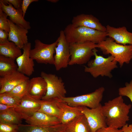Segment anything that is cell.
Wrapping results in <instances>:
<instances>
[{
    "instance_id": "6da1fadb",
    "label": "cell",
    "mask_w": 132,
    "mask_h": 132,
    "mask_svg": "<svg viewBox=\"0 0 132 132\" xmlns=\"http://www.w3.org/2000/svg\"><path fill=\"white\" fill-rule=\"evenodd\" d=\"M132 107L124 102L122 96H119L106 102L102 110L107 126L115 129L122 128L129 120L128 115Z\"/></svg>"
},
{
    "instance_id": "7a4b0ae2",
    "label": "cell",
    "mask_w": 132,
    "mask_h": 132,
    "mask_svg": "<svg viewBox=\"0 0 132 132\" xmlns=\"http://www.w3.org/2000/svg\"><path fill=\"white\" fill-rule=\"evenodd\" d=\"M63 31L69 44L90 42L97 44L107 37L106 32L76 26L71 23L68 25Z\"/></svg>"
},
{
    "instance_id": "3957f363",
    "label": "cell",
    "mask_w": 132,
    "mask_h": 132,
    "mask_svg": "<svg viewBox=\"0 0 132 132\" xmlns=\"http://www.w3.org/2000/svg\"><path fill=\"white\" fill-rule=\"evenodd\" d=\"M96 48L94 50V59L90 60L85 66L84 71L89 73L94 78L99 76L109 78L112 77V71L118 67L117 62L111 55L107 57L98 55Z\"/></svg>"
},
{
    "instance_id": "277c9868",
    "label": "cell",
    "mask_w": 132,
    "mask_h": 132,
    "mask_svg": "<svg viewBox=\"0 0 132 132\" xmlns=\"http://www.w3.org/2000/svg\"><path fill=\"white\" fill-rule=\"evenodd\" d=\"M97 44L104 54H110L113 57L121 67L125 63L129 64L132 59V45L117 43L109 37Z\"/></svg>"
},
{
    "instance_id": "5b68a950",
    "label": "cell",
    "mask_w": 132,
    "mask_h": 132,
    "mask_svg": "<svg viewBox=\"0 0 132 132\" xmlns=\"http://www.w3.org/2000/svg\"><path fill=\"white\" fill-rule=\"evenodd\" d=\"M69 44L70 57L69 65L88 63L94 56V50L98 48L97 44L90 42Z\"/></svg>"
},
{
    "instance_id": "8992f818",
    "label": "cell",
    "mask_w": 132,
    "mask_h": 132,
    "mask_svg": "<svg viewBox=\"0 0 132 132\" xmlns=\"http://www.w3.org/2000/svg\"><path fill=\"white\" fill-rule=\"evenodd\" d=\"M105 90L104 87H101L90 93L75 97H65L61 99L72 106H84L94 108L100 104Z\"/></svg>"
},
{
    "instance_id": "52a82bcc",
    "label": "cell",
    "mask_w": 132,
    "mask_h": 132,
    "mask_svg": "<svg viewBox=\"0 0 132 132\" xmlns=\"http://www.w3.org/2000/svg\"><path fill=\"white\" fill-rule=\"evenodd\" d=\"M34 47L31 49L30 56L39 63L54 65V54L57 41L50 44H46L39 39L34 41Z\"/></svg>"
},
{
    "instance_id": "ba28073f",
    "label": "cell",
    "mask_w": 132,
    "mask_h": 132,
    "mask_svg": "<svg viewBox=\"0 0 132 132\" xmlns=\"http://www.w3.org/2000/svg\"><path fill=\"white\" fill-rule=\"evenodd\" d=\"M41 76L45 80L47 85L45 94L41 99L48 100L52 99H61L65 97L66 91L62 78L56 75L42 71Z\"/></svg>"
},
{
    "instance_id": "9c48e42d",
    "label": "cell",
    "mask_w": 132,
    "mask_h": 132,
    "mask_svg": "<svg viewBox=\"0 0 132 132\" xmlns=\"http://www.w3.org/2000/svg\"><path fill=\"white\" fill-rule=\"evenodd\" d=\"M57 45L54 55V66L57 71L66 68L69 65L70 54L69 44L67 41L63 30H61L57 40Z\"/></svg>"
},
{
    "instance_id": "30bf717a",
    "label": "cell",
    "mask_w": 132,
    "mask_h": 132,
    "mask_svg": "<svg viewBox=\"0 0 132 132\" xmlns=\"http://www.w3.org/2000/svg\"><path fill=\"white\" fill-rule=\"evenodd\" d=\"M41 99H36L28 93L21 99L19 104L14 107L22 119L26 120L39 110Z\"/></svg>"
},
{
    "instance_id": "8fae6325",
    "label": "cell",
    "mask_w": 132,
    "mask_h": 132,
    "mask_svg": "<svg viewBox=\"0 0 132 132\" xmlns=\"http://www.w3.org/2000/svg\"><path fill=\"white\" fill-rule=\"evenodd\" d=\"M82 112L87 120L91 132H95L99 128L107 126L101 104L92 109L82 106Z\"/></svg>"
},
{
    "instance_id": "7c38bea8",
    "label": "cell",
    "mask_w": 132,
    "mask_h": 132,
    "mask_svg": "<svg viewBox=\"0 0 132 132\" xmlns=\"http://www.w3.org/2000/svg\"><path fill=\"white\" fill-rule=\"evenodd\" d=\"M22 54L16 59L17 71L26 76H30L34 71L33 60L30 56L31 44L30 42L25 45Z\"/></svg>"
},
{
    "instance_id": "4fadbf2b",
    "label": "cell",
    "mask_w": 132,
    "mask_h": 132,
    "mask_svg": "<svg viewBox=\"0 0 132 132\" xmlns=\"http://www.w3.org/2000/svg\"><path fill=\"white\" fill-rule=\"evenodd\" d=\"M0 8L14 23L28 30L31 28L30 22L24 19L21 9H16L11 4L8 3L5 4L1 0Z\"/></svg>"
},
{
    "instance_id": "5bb4252c",
    "label": "cell",
    "mask_w": 132,
    "mask_h": 132,
    "mask_svg": "<svg viewBox=\"0 0 132 132\" xmlns=\"http://www.w3.org/2000/svg\"><path fill=\"white\" fill-rule=\"evenodd\" d=\"M8 21L10 26L9 41L13 42L20 49H22L28 42L27 35L28 30L15 24L9 19Z\"/></svg>"
},
{
    "instance_id": "9a60e30c",
    "label": "cell",
    "mask_w": 132,
    "mask_h": 132,
    "mask_svg": "<svg viewBox=\"0 0 132 132\" xmlns=\"http://www.w3.org/2000/svg\"><path fill=\"white\" fill-rule=\"evenodd\" d=\"M106 28L107 36L116 43L132 45V33L128 31L125 27L116 28L108 25Z\"/></svg>"
},
{
    "instance_id": "2e32d148",
    "label": "cell",
    "mask_w": 132,
    "mask_h": 132,
    "mask_svg": "<svg viewBox=\"0 0 132 132\" xmlns=\"http://www.w3.org/2000/svg\"><path fill=\"white\" fill-rule=\"evenodd\" d=\"M29 77L16 71L0 77V94L9 92L22 82Z\"/></svg>"
},
{
    "instance_id": "e0dca14e",
    "label": "cell",
    "mask_w": 132,
    "mask_h": 132,
    "mask_svg": "<svg viewBox=\"0 0 132 132\" xmlns=\"http://www.w3.org/2000/svg\"><path fill=\"white\" fill-rule=\"evenodd\" d=\"M73 25L86 27L100 31L106 32V27L99 20L91 14H82L74 16L72 20Z\"/></svg>"
},
{
    "instance_id": "ac0fdd59",
    "label": "cell",
    "mask_w": 132,
    "mask_h": 132,
    "mask_svg": "<svg viewBox=\"0 0 132 132\" xmlns=\"http://www.w3.org/2000/svg\"><path fill=\"white\" fill-rule=\"evenodd\" d=\"M57 104L60 111L59 119L61 123L66 125L76 118L83 114L82 106H70L59 99Z\"/></svg>"
},
{
    "instance_id": "d6986e66",
    "label": "cell",
    "mask_w": 132,
    "mask_h": 132,
    "mask_svg": "<svg viewBox=\"0 0 132 132\" xmlns=\"http://www.w3.org/2000/svg\"><path fill=\"white\" fill-rule=\"evenodd\" d=\"M28 124L42 126H51L61 123L57 118L37 111L25 120Z\"/></svg>"
},
{
    "instance_id": "ffe728a7",
    "label": "cell",
    "mask_w": 132,
    "mask_h": 132,
    "mask_svg": "<svg viewBox=\"0 0 132 132\" xmlns=\"http://www.w3.org/2000/svg\"><path fill=\"white\" fill-rule=\"evenodd\" d=\"M47 87L45 80L41 77H33L30 79L28 93L34 98L41 99L46 93Z\"/></svg>"
},
{
    "instance_id": "44dd1931",
    "label": "cell",
    "mask_w": 132,
    "mask_h": 132,
    "mask_svg": "<svg viewBox=\"0 0 132 132\" xmlns=\"http://www.w3.org/2000/svg\"><path fill=\"white\" fill-rule=\"evenodd\" d=\"M66 127V125L62 123L51 126L21 124L18 125L17 132H65Z\"/></svg>"
},
{
    "instance_id": "7402d4cb",
    "label": "cell",
    "mask_w": 132,
    "mask_h": 132,
    "mask_svg": "<svg viewBox=\"0 0 132 132\" xmlns=\"http://www.w3.org/2000/svg\"><path fill=\"white\" fill-rule=\"evenodd\" d=\"M66 125L65 132H91L87 120L83 114L72 120Z\"/></svg>"
},
{
    "instance_id": "603a6c76",
    "label": "cell",
    "mask_w": 132,
    "mask_h": 132,
    "mask_svg": "<svg viewBox=\"0 0 132 132\" xmlns=\"http://www.w3.org/2000/svg\"><path fill=\"white\" fill-rule=\"evenodd\" d=\"M59 99L55 98L46 100H41L40 108L38 111L56 117L59 119L60 111L57 104Z\"/></svg>"
},
{
    "instance_id": "cb8c5ba5",
    "label": "cell",
    "mask_w": 132,
    "mask_h": 132,
    "mask_svg": "<svg viewBox=\"0 0 132 132\" xmlns=\"http://www.w3.org/2000/svg\"><path fill=\"white\" fill-rule=\"evenodd\" d=\"M21 49L13 42L9 41L0 43V55L14 60L22 54Z\"/></svg>"
},
{
    "instance_id": "d4e9b609",
    "label": "cell",
    "mask_w": 132,
    "mask_h": 132,
    "mask_svg": "<svg viewBox=\"0 0 132 132\" xmlns=\"http://www.w3.org/2000/svg\"><path fill=\"white\" fill-rule=\"evenodd\" d=\"M18 66L15 60L0 55V76L3 77L17 71Z\"/></svg>"
},
{
    "instance_id": "484cf974",
    "label": "cell",
    "mask_w": 132,
    "mask_h": 132,
    "mask_svg": "<svg viewBox=\"0 0 132 132\" xmlns=\"http://www.w3.org/2000/svg\"><path fill=\"white\" fill-rule=\"evenodd\" d=\"M22 119L14 107L0 112V122L19 125L21 124Z\"/></svg>"
},
{
    "instance_id": "4316f807",
    "label": "cell",
    "mask_w": 132,
    "mask_h": 132,
    "mask_svg": "<svg viewBox=\"0 0 132 132\" xmlns=\"http://www.w3.org/2000/svg\"><path fill=\"white\" fill-rule=\"evenodd\" d=\"M30 79L26 80L17 85L12 90L6 92L20 99L28 93Z\"/></svg>"
},
{
    "instance_id": "83f0119b",
    "label": "cell",
    "mask_w": 132,
    "mask_h": 132,
    "mask_svg": "<svg viewBox=\"0 0 132 132\" xmlns=\"http://www.w3.org/2000/svg\"><path fill=\"white\" fill-rule=\"evenodd\" d=\"M21 99L5 93L0 94V103L15 107L18 105Z\"/></svg>"
},
{
    "instance_id": "f1b7e54d",
    "label": "cell",
    "mask_w": 132,
    "mask_h": 132,
    "mask_svg": "<svg viewBox=\"0 0 132 132\" xmlns=\"http://www.w3.org/2000/svg\"><path fill=\"white\" fill-rule=\"evenodd\" d=\"M118 94L119 96L128 97L132 103V79L129 83L126 82L125 86L119 88Z\"/></svg>"
},
{
    "instance_id": "f546056e",
    "label": "cell",
    "mask_w": 132,
    "mask_h": 132,
    "mask_svg": "<svg viewBox=\"0 0 132 132\" xmlns=\"http://www.w3.org/2000/svg\"><path fill=\"white\" fill-rule=\"evenodd\" d=\"M8 16L0 8V29L9 33L10 26L8 21Z\"/></svg>"
},
{
    "instance_id": "4dcf8cb0",
    "label": "cell",
    "mask_w": 132,
    "mask_h": 132,
    "mask_svg": "<svg viewBox=\"0 0 132 132\" xmlns=\"http://www.w3.org/2000/svg\"><path fill=\"white\" fill-rule=\"evenodd\" d=\"M18 125L0 122V132H17Z\"/></svg>"
},
{
    "instance_id": "1f68e13d",
    "label": "cell",
    "mask_w": 132,
    "mask_h": 132,
    "mask_svg": "<svg viewBox=\"0 0 132 132\" xmlns=\"http://www.w3.org/2000/svg\"><path fill=\"white\" fill-rule=\"evenodd\" d=\"M38 0H23L21 4V8L23 13V16L24 17L27 9L29 5L32 2H37Z\"/></svg>"
},
{
    "instance_id": "d6a6232c",
    "label": "cell",
    "mask_w": 132,
    "mask_h": 132,
    "mask_svg": "<svg viewBox=\"0 0 132 132\" xmlns=\"http://www.w3.org/2000/svg\"><path fill=\"white\" fill-rule=\"evenodd\" d=\"M5 4L7 3L11 4L16 9H21V6L22 0H1Z\"/></svg>"
},
{
    "instance_id": "836d02e7",
    "label": "cell",
    "mask_w": 132,
    "mask_h": 132,
    "mask_svg": "<svg viewBox=\"0 0 132 132\" xmlns=\"http://www.w3.org/2000/svg\"><path fill=\"white\" fill-rule=\"evenodd\" d=\"M95 132H122L121 129H115L107 126L99 128Z\"/></svg>"
},
{
    "instance_id": "e575fe53",
    "label": "cell",
    "mask_w": 132,
    "mask_h": 132,
    "mask_svg": "<svg viewBox=\"0 0 132 132\" xmlns=\"http://www.w3.org/2000/svg\"><path fill=\"white\" fill-rule=\"evenodd\" d=\"M9 33L0 29V43H3L9 41Z\"/></svg>"
},
{
    "instance_id": "d590c367",
    "label": "cell",
    "mask_w": 132,
    "mask_h": 132,
    "mask_svg": "<svg viewBox=\"0 0 132 132\" xmlns=\"http://www.w3.org/2000/svg\"><path fill=\"white\" fill-rule=\"evenodd\" d=\"M121 129L122 132H132V124L128 125L127 123Z\"/></svg>"
},
{
    "instance_id": "8d00e7d4",
    "label": "cell",
    "mask_w": 132,
    "mask_h": 132,
    "mask_svg": "<svg viewBox=\"0 0 132 132\" xmlns=\"http://www.w3.org/2000/svg\"><path fill=\"white\" fill-rule=\"evenodd\" d=\"M14 107L0 103V112L5 111Z\"/></svg>"
},
{
    "instance_id": "74e56055",
    "label": "cell",
    "mask_w": 132,
    "mask_h": 132,
    "mask_svg": "<svg viewBox=\"0 0 132 132\" xmlns=\"http://www.w3.org/2000/svg\"><path fill=\"white\" fill-rule=\"evenodd\" d=\"M48 1L51 2L53 3H56L59 0H47Z\"/></svg>"
},
{
    "instance_id": "f35d334b",
    "label": "cell",
    "mask_w": 132,
    "mask_h": 132,
    "mask_svg": "<svg viewBox=\"0 0 132 132\" xmlns=\"http://www.w3.org/2000/svg\"><path fill=\"white\" fill-rule=\"evenodd\" d=\"M131 1L132 2V0H131Z\"/></svg>"
}]
</instances>
